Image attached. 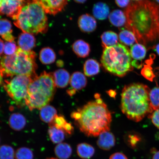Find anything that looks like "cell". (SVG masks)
Masks as SVG:
<instances>
[{
    "mask_svg": "<svg viewBox=\"0 0 159 159\" xmlns=\"http://www.w3.org/2000/svg\"><path fill=\"white\" fill-rule=\"evenodd\" d=\"M127 28L133 32L137 42L146 45L159 40V6L150 0L130 4L125 12Z\"/></svg>",
    "mask_w": 159,
    "mask_h": 159,
    "instance_id": "6da1fadb",
    "label": "cell"
},
{
    "mask_svg": "<svg viewBox=\"0 0 159 159\" xmlns=\"http://www.w3.org/2000/svg\"><path fill=\"white\" fill-rule=\"evenodd\" d=\"M95 100L87 103L71 114L75 124L81 132L89 137H97L109 131L112 122L111 112L100 98L95 95Z\"/></svg>",
    "mask_w": 159,
    "mask_h": 159,
    "instance_id": "7a4b0ae2",
    "label": "cell"
},
{
    "mask_svg": "<svg viewBox=\"0 0 159 159\" xmlns=\"http://www.w3.org/2000/svg\"><path fill=\"white\" fill-rule=\"evenodd\" d=\"M150 89L148 85L134 83L125 85L121 94V109L130 120L139 122L153 112L151 107Z\"/></svg>",
    "mask_w": 159,
    "mask_h": 159,
    "instance_id": "3957f363",
    "label": "cell"
},
{
    "mask_svg": "<svg viewBox=\"0 0 159 159\" xmlns=\"http://www.w3.org/2000/svg\"><path fill=\"white\" fill-rule=\"evenodd\" d=\"M14 25L23 32L37 34L46 32L48 21L46 12L39 2H30L24 5L13 19Z\"/></svg>",
    "mask_w": 159,
    "mask_h": 159,
    "instance_id": "277c9868",
    "label": "cell"
},
{
    "mask_svg": "<svg viewBox=\"0 0 159 159\" xmlns=\"http://www.w3.org/2000/svg\"><path fill=\"white\" fill-rule=\"evenodd\" d=\"M55 87L52 74L44 71L36 75L29 85L25 104L31 110L41 109L52 100Z\"/></svg>",
    "mask_w": 159,
    "mask_h": 159,
    "instance_id": "5b68a950",
    "label": "cell"
},
{
    "mask_svg": "<svg viewBox=\"0 0 159 159\" xmlns=\"http://www.w3.org/2000/svg\"><path fill=\"white\" fill-rule=\"evenodd\" d=\"M36 57L34 52L24 51L19 47L13 55L2 57L0 59V66L3 76L25 75L34 77L37 68Z\"/></svg>",
    "mask_w": 159,
    "mask_h": 159,
    "instance_id": "8992f818",
    "label": "cell"
},
{
    "mask_svg": "<svg viewBox=\"0 0 159 159\" xmlns=\"http://www.w3.org/2000/svg\"><path fill=\"white\" fill-rule=\"evenodd\" d=\"M132 58L128 48L121 43L105 48L101 57L103 67L110 74L122 77L132 71Z\"/></svg>",
    "mask_w": 159,
    "mask_h": 159,
    "instance_id": "52a82bcc",
    "label": "cell"
},
{
    "mask_svg": "<svg viewBox=\"0 0 159 159\" xmlns=\"http://www.w3.org/2000/svg\"><path fill=\"white\" fill-rule=\"evenodd\" d=\"M33 77L19 75L5 81L4 87L6 91L17 105L25 104L28 88Z\"/></svg>",
    "mask_w": 159,
    "mask_h": 159,
    "instance_id": "ba28073f",
    "label": "cell"
},
{
    "mask_svg": "<svg viewBox=\"0 0 159 159\" xmlns=\"http://www.w3.org/2000/svg\"><path fill=\"white\" fill-rule=\"evenodd\" d=\"M23 3L20 0H1L0 15H6L13 19L19 13Z\"/></svg>",
    "mask_w": 159,
    "mask_h": 159,
    "instance_id": "9c48e42d",
    "label": "cell"
},
{
    "mask_svg": "<svg viewBox=\"0 0 159 159\" xmlns=\"http://www.w3.org/2000/svg\"><path fill=\"white\" fill-rule=\"evenodd\" d=\"M46 13L55 15L64 9L68 0H37Z\"/></svg>",
    "mask_w": 159,
    "mask_h": 159,
    "instance_id": "30bf717a",
    "label": "cell"
},
{
    "mask_svg": "<svg viewBox=\"0 0 159 159\" xmlns=\"http://www.w3.org/2000/svg\"><path fill=\"white\" fill-rule=\"evenodd\" d=\"M130 53L132 59V65L133 67L140 68L142 66V61L147 53V49L144 45L137 43L133 45L131 47Z\"/></svg>",
    "mask_w": 159,
    "mask_h": 159,
    "instance_id": "8fae6325",
    "label": "cell"
},
{
    "mask_svg": "<svg viewBox=\"0 0 159 159\" xmlns=\"http://www.w3.org/2000/svg\"><path fill=\"white\" fill-rule=\"evenodd\" d=\"M79 27L85 33H91L96 30L97 23L94 17L88 14L81 15L78 20Z\"/></svg>",
    "mask_w": 159,
    "mask_h": 159,
    "instance_id": "7c38bea8",
    "label": "cell"
},
{
    "mask_svg": "<svg viewBox=\"0 0 159 159\" xmlns=\"http://www.w3.org/2000/svg\"><path fill=\"white\" fill-rule=\"evenodd\" d=\"M97 141L99 148L104 150H109L115 146V138L112 133L107 131L99 135Z\"/></svg>",
    "mask_w": 159,
    "mask_h": 159,
    "instance_id": "4fadbf2b",
    "label": "cell"
},
{
    "mask_svg": "<svg viewBox=\"0 0 159 159\" xmlns=\"http://www.w3.org/2000/svg\"><path fill=\"white\" fill-rule=\"evenodd\" d=\"M35 39L31 34L23 32L20 35L18 40V44L20 48L23 50L31 51L35 46Z\"/></svg>",
    "mask_w": 159,
    "mask_h": 159,
    "instance_id": "5bb4252c",
    "label": "cell"
},
{
    "mask_svg": "<svg viewBox=\"0 0 159 159\" xmlns=\"http://www.w3.org/2000/svg\"><path fill=\"white\" fill-rule=\"evenodd\" d=\"M56 86L60 88H64L68 85L70 81L69 73L64 69H59L52 74Z\"/></svg>",
    "mask_w": 159,
    "mask_h": 159,
    "instance_id": "9a60e30c",
    "label": "cell"
},
{
    "mask_svg": "<svg viewBox=\"0 0 159 159\" xmlns=\"http://www.w3.org/2000/svg\"><path fill=\"white\" fill-rule=\"evenodd\" d=\"M70 83L71 89L76 91L85 88L87 84V79L83 73L76 71L71 75Z\"/></svg>",
    "mask_w": 159,
    "mask_h": 159,
    "instance_id": "2e32d148",
    "label": "cell"
},
{
    "mask_svg": "<svg viewBox=\"0 0 159 159\" xmlns=\"http://www.w3.org/2000/svg\"><path fill=\"white\" fill-rule=\"evenodd\" d=\"M72 49L77 57L81 58L88 57L91 51L90 45L82 39L75 42L72 45Z\"/></svg>",
    "mask_w": 159,
    "mask_h": 159,
    "instance_id": "e0dca14e",
    "label": "cell"
},
{
    "mask_svg": "<svg viewBox=\"0 0 159 159\" xmlns=\"http://www.w3.org/2000/svg\"><path fill=\"white\" fill-rule=\"evenodd\" d=\"M11 22L7 19H0V36L8 42L14 41Z\"/></svg>",
    "mask_w": 159,
    "mask_h": 159,
    "instance_id": "ac0fdd59",
    "label": "cell"
},
{
    "mask_svg": "<svg viewBox=\"0 0 159 159\" xmlns=\"http://www.w3.org/2000/svg\"><path fill=\"white\" fill-rule=\"evenodd\" d=\"M110 9L106 3L101 2L95 3L93 7V13L95 18L99 20L106 19L109 16Z\"/></svg>",
    "mask_w": 159,
    "mask_h": 159,
    "instance_id": "d6986e66",
    "label": "cell"
},
{
    "mask_svg": "<svg viewBox=\"0 0 159 159\" xmlns=\"http://www.w3.org/2000/svg\"><path fill=\"white\" fill-rule=\"evenodd\" d=\"M108 17L111 24L115 27H121L126 24L127 19L126 15L121 10H114L109 15Z\"/></svg>",
    "mask_w": 159,
    "mask_h": 159,
    "instance_id": "ffe728a7",
    "label": "cell"
},
{
    "mask_svg": "<svg viewBox=\"0 0 159 159\" xmlns=\"http://www.w3.org/2000/svg\"><path fill=\"white\" fill-rule=\"evenodd\" d=\"M49 126H54L56 128L61 129L69 134H73L74 130L72 125L67 122L64 117L61 115H57L52 122L49 124Z\"/></svg>",
    "mask_w": 159,
    "mask_h": 159,
    "instance_id": "44dd1931",
    "label": "cell"
},
{
    "mask_svg": "<svg viewBox=\"0 0 159 159\" xmlns=\"http://www.w3.org/2000/svg\"><path fill=\"white\" fill-rule=\"evenodd\" d=\"M9 125L13 130H21L25 128L26 124V120L23 115L19 113H14L10 116Z\"/></svg>",
    "mask_w": 159,
    "mask_h": 159,
    "instance_id": "7402d4cb",
    "label": "cell"
},
{
    "mask_svg": "<svg viewBox=\"0 0 159 159\" xmlns=\"http://www.w3.org/2000/svg\"><path fill=\"white\" fill-rule=\"evenodd\" d=\"M100 64L96 60L89 59L85 61L84 72L87 76L91 77L98 74L100 71Z\"/></svg>",
    "mask_w": 159,
    "mask_h": 159,
    "instance_id": "603a6c76",
    "label": "cell"
},
{
    "mask_svg": "<svg viewBox=\"0 0 159 159\" xmlns=\"http://www.w3.org/2000/svg\"><path fill=\"white\" fill-rule=\"evenodd\" d=\"M56 109L51 105H47L41 109L40 117L41 120L45 123L50 124L57 115Z\"/></svg>",
    "mask_w": 159,
    "mask_h": 159,
    "instance_id": "cb8c5ba5",
    "label": "cell"
},
{
    "mask_svg": "<svg viewBox=\"0 0 159 159\" xmlns=\"http://www.w3.org/2000/svg\"><path fill=\"white\" fill-rule=\"evenodd\" d=\"M102 47L105 48L112 46L118 43V35L116 33L111 31L104 32L101 35Z\"/></svg>",
    "mask_w": 159,
    "mask_h": 159,
    "instance_id": "d4e9b609",
    "label": "cell"
},
{
    "mask_svg": "<svg viewBox=\"0 0 159 159\" xmlns=\"http://www.w3.org/2000/svg\"><path fill=\"white\" fill-rule=\"evenodd\" d=\"M56 156L59 159H67L72 154V148L66 143H61L57 144L54 149Z\"/></svg>",
    "mask_w": 159,
    "mask_h": 159,
    "instance_id": "484cf974",
    "label": "cell"
},
{
    "mask_svg": "<svg viewBox=\"0 0 159 159\" xmlns=\"http://www.w3.org/2000/svg\"><path fill=\"white\" fill-rule=\"evenodd\" d=\"M56 55L54 51L49 47H46L41 50L39 53V59L44 65H49L55 62Z\"/></svg>",
    "mask_w": 159,
    "mask_h": 159,
    "instance_id": "4316f807",
    "label": "cell"
},
{
    "mask_svg": "<svg viewBox=\"0 0 159 159\" xmlns=\"http://www.w3.org/2000/svg\"><path fill=\"white\" fill-rule=\"evenodd\" d=\"M77 152L80 157L87 159L93 156L95 153V149L90 144L82 143L77 145Z\"/></svg>",
    "mask_w": 159,
    "mask_h": 159,
    "instance_id": "83f0119b",
    "label": "cell"
},
{
    "mask_svg": "<svg viewBox=\"0 0 159 159\" xmlns=\"http://www.w3.org/2000/svg\"><path fill=\"white\" fill-rule=\"evenodd\" d=\"M118 37L121 43L129 46L133 45L135 42L138 43L134 33L128 29L121 30L119 33Z\"/></svg>",
    "mask_w": 159,
    "mask_h": 159,
    "instance_id": "f1b7e54d",
    "label": "cell"
},
{
    "mask_svg": "<svg viewBox=\"0 0 159 159\" xmlns=\"http://www.w3.org/2000/svg\"><path fill=\"white\" fill-rule=\"evenodd\" d=\"M48 133L52 142L57 144L60 143L64 140L66 134L63 130L52 126H49Z\"/></svg>",
    "mask_w": 159,
    "mask_h": 159,
    "instance_id": "f546056e",
    "label": "cell"
},
{
    "mask_svg": "<svg viewBox=\"0 0 159 159\" xmlns=\"http://www.w3.org/2000/svg\"><path fill=\"white\" fill-rule=\"evenodd\" d=\"M15 153L12 147L9 145L0 146V159H14Z\"/></svg>",
    "mask_w": 159,
    "mask_h": 159,
    "instance_id": "4dcf8cb0",
    "label": "cell"
},
{
    "mask_svg": "<svg viewBox=\"0 0 159 159\" xmlns=\"http://www.w3.org/2000/svg\"><path fill=\"white\" fill-rule=\"evenodd\" d=\"M34 155L32 151L27 148H20L15 153L16 159H33Z\"/></svg>",
    "mask_w": 159,
    "mask_h": 159,
    "instance_id": "1f68e13d",
    "label": "cell"
},
{
    "mask_svg": "<svg viewBox=\"0 0 159 159\" xmlns=\"http://www.w3.org/2000/svg\"><path fill=\"white\" fill-rule=\"evenodd\" d=\"M150 99L151 107L154 111L159 109V87H156L150 91Z\"/></svg>",
    "mask_w": 159,
    "mask_h": 159,
    "instance_id": "d6a6232c",
    "label": "cell"
},
{
    "mask_svg": "<svg viewBox=\"0 0 159 159\" xmlns=\"http://www.w3.org/2000/svg\"><path fill=\"white\" fill-rule=\"evenodd\" d=\"M152 59L147 61V64L144 66V67L141 71V73L145 78L150 81H152L154 77L153 71H152V67L150 66L151 62L152 61Z\"/></svg>",
    "mask_w": 159,
    "mask_h": 159,
    "instance_id": "836d02e7",
    "label": "cell"
},
{
    "mask_svg": "<svg viewBox=\"0 0 159 159\" xmlns=\"http://www.w3.org/2000/svg\"><path fill=\"white\" fill-rule=\"evenodd\" d=\"M19 47L17 46L14 41L6 42L4 46V53L7 56L13 55L17 51Z\"/></svg>",
    "mask_w": 159,
    "mask_h": 159,
    "instance_id": "e575fe53",
    "label": "cell"
},
{
    "mask_svg": "<svg viewBox=\"0 0 159 159\" xmlns=\"http://www.w3.org/2000/svg\"><path fill=\"white\" fill-rule=\"evenodd\" d=\"M139 141V136L135 134L129 135L125 139V142L127 144L132 148H136Z\"/></svg>",
    "mask_w": 159,
    "mask_h": 159,
    "instance_id": "d590c367",
    "label": "cell"
},
{
    "mask_svg": "<svg viewBox=\"0 0 159 159\" xmlns=\"http://www.w3.org/2000/svg\"><path fill=\"white\" fill-rule=\"evenodd\" d=\"M148 117L152 119V122L155 126L159 129V109L153 111L148 115Z\"/></svg>",
    "mask_w": 159,
    "mask_h": 159,
    "instance_id": "8d00e7d4",
    "label": "cell"
},
{
    "mask_svg": "<svg viewBox=\"0 0 159 159\" xmlns=\"http://www.w3.org/2000/svg\"><path fill=\"white\" fill-rule=\"evenodd\" d=\"M109 159H128V158L122 153L116 152L111 155Z\"/></svg>",
    "mask_w": 159,
    "mask_h": 159,
    "instance_id": "74e56055",
    "label": "cell"
},
{
    "mask_svg": "<svg viewBox=\"0 0 159 159\" xmlns=\"http://www.w3.org/2000/svg\"><path fill=\"white\" fill-rule=\"evenodd\" d=\"M115 1L119 7L123 8L129 5L130 0H115Z\"/></svg>",
    "mask_w": 159,
    "mask_h": 159,
    "instance_id": "f35d334b",
    "label": "cell"
},
{
    "mask_svg": "<svg viewBox=\"0 0 159 159\" xmlns=\"http://www.w3.org/2000/svg\"><path fill=\"white\" fill-rule=\"evenodd\" d=\"M4 46V43L3 41L2 40L0 39V56L2 54Z\"/></svg>",
    "mask_w": 159,
    "mask_h": 159,
    "instance_id": "ab89813d",
    "label": "cell"
},
{
    "mask_svg": "<svg viewBox=\"0 0 159 159\" xmlns=\"http://www.w3.org/2000/svg\"><path fill=\"white\" fill-rule=\"evenodd\" d=\"M3 75L2 72L1 66H0V86L3 83Z\"/></svg>",
    "mask_w": 159,
    "mask_h": 159,
    "instance_id": "60d3db41",
    "label": "cell"
},
{
    "mask_svg": "<svg viewBox=\"0 0 159 159\" xmlns=\"http://www.w3.org/2000/svg\"><path fill=\"white\" fill-rule=\"evenodd\" d=\"M152 159H159V151L154 153Z\"/></svg>",
    "mask_w": 159,
    "mask_h": 159,
    "instance_id": "b9f144b4",
    "label": "cell"
},
{
    "mask_svg": "<svg viewBox=\"0 0 159 159\" xmlns=\"http://www.w3.org/2000/svg\"><path fill=\"white\" fill-rule=\"evenodd\" d=\"M108 94L111 97H114L116 95V92L114 91L111 90L108 91Z\"/></svg>",
    "mask_w": 159,
    "mask_h": 159,
    "instance_id": "7bdbcfd3",
    "label": "cell"
},
{
    "mask_svg": "<svg viewBox=\"0 0 159 159\" xmlns=\"http://www.w3.org/2000/svg\"><path fill=\"white\" fill-rule=\"evenodd\" d=\"M76 2L79 3H83L87 1V0H74Z\"/></svg>",
    "mask_w": 159,
    "mask_h": 159,
    "instance_id": "ee69618b",
    "label": "cell"
},
{
    "mask_svg": "<svg viewBox=\"0 0 159 159\" xmlns=\"http://www.w3.org/2000/svg\"><path fill=\"white\" fill-rule=\"evenodd\" d=\"M155 50H156V52L159 56V43L154 48Z\"/></svg>",
    "mask_w": 159,
    "mask_h": 159,
    "instance_id": "f6af8a7d",
    "label": "cell"
},
{
    "mask_svg": "<svg viewBox=\"0 0 159 159\" xmlns=\"http://www.w3.org/2000/svg\"><path fill=\"white\" fill-rule=\"evenodd\" d=\"M20 1H21V2H22L23 3H25V2L28 1L29 0H20Z\"/></svg>",
    "mask_w": 159,
    "mask_h": 159,
    "instance_id": "bcb514c9",
    "label": "cell"
},
{
    "mask_svg": "<svg viewBox=\"0 0 159 159\" xmlns=\"http://www.w3.org/2000/svg\"><path fill=\"white\" fill-rule=\"evenodd\" d=\"M133 1H136V2H138L142 1V0H133Z\"/></svg>",
    "mask_w": 159,
    "mask_h": 159,
    "instance_id": "7dc6e473",
    "label": "cell"
},
{
    "mask_svg": "<svg viewBox=\"0 0 159 159\" xmlns=\"http://www.w3.org/2000/svg\"><path fill=\"white\" fill-rule=\"evenodd\" d=\"M47 159H57L55 158H48Z\"/></svg>",
    "mask_w": 159,
    "mask_h": 159,
    "instance_id": "c3c4849f",
    "label": "cell"
},
{
    "mask_svg": "<svg viewBox=\"0 0 159 159\" xmlns=\"http://www.w3.org/2000/svg\"><path fill=\"white\" fill-rule=\"evenodd\" d=\"M156 1L159 3V0H156Z\"/></svg>",
    "mask_w": 159,
    "mask_h": 159,
    "instance_id": "681fc988",
    "label": "cell"
},
{
    "mask_svg": "<svg viewBox=\"0 0 159 159\" xmlns=\"http://www.w3.org/2000/svg\"><path fill=\"white\" fill-rule=\"evenodd\" d=\"M0 1H1V0H0Z\"/></svg>",
    "mask_w": 159,
    "mask_h": 159,
    "instance_id": "f907efd6",
    "label": "cell"
}]
</instances>
